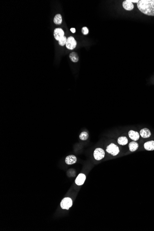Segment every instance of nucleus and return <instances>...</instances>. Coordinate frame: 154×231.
Masks as SVG:
<instances>
[{"mask_svg": "<svg viewBox=\"0 0 154 231\" xmlns=\"http://www.w3.org/2000/svg\"><path fill=\"white\" fill-rule=\"evenodd\" d=\"M137 7L144 14L154 16V0H140L137 3Z\"/></svg>", "mask_w": 154, "mask_h": 231, "instance_id": "1", "label": "nucleus"}, {"mask_svg": "<svg viewBox=\"0 0 154 231\" xmlns=\"http://www.w3.org/2000/svg\"><path fill=\"white\" fill-rule=\"evenodd\" d=\"M106 151L109 154H111L113 156H116L119 153V148L115 144L111 143L107 147Z\"/></svg>", "mask_w": 154, "mask_h": 231, "instance_id": "2", "label": "nucleus"}, {"mask_svg": "<svg viewBox=\"0 0 154 231\" xmlns=\"http://www.w3.org/2000/svg\"><path fill=\"white\" fill-rule=\"evenodd\" d=\"M60 205L63 210H68L73 205V201L70 197H65L62 200Z\"/></svg>", "mask_w": 154, "mask_h": 231, "instance_id": "3", "label": "nucleus"}, {"mask_svg": "<svg viewBox=\"0 0 154 231\" xmlns=\"http://www.w3.org/2000/svg\"><path fill=\"white\" fill-rule=\"evenodd\" d=\"M94 157L95 160L100 161L105 156V152L102 148H96L94 151Z\"/></svg>", "mask_w": 154, "mask_h": 231, "instance_id": "4", "label": "nucleus"}, {"mask_svg": "<svg viewBox=\"0 0 154 231\" xmlns=\"http://www.w3.org/2000/svg\"><path fill=\"white\" fill-rule=\"evenodd\" d=\"M77 46V42L73 37H70L67 38L66 46L67 48L70 50H73L76 48Z\"/></svg>", "mask_w": 154, "mask_h": 231, "instance_id": "5", "label": "nucleus"}, {"mask_svg": "<svg viewBox=\"0 0 154 231\" xmlns=\"http://www.w3.org/2000/svg\"><path fill=\"white\" fill-rule=\"evenodd\" d=\"M54 36L56 40L59 41L60 38L64 36V32L61 28H56L54 32Z\"/></svg>", "mask_w": 154, "mask_h": 231, "instance_id": "6", "label": "nucleus"}, {"mask_svg": "<svg viewBox=\"0 0 154 231\" xmlns=\"http://www.w3.org/2000/svg\"><path fill=\"white\" fill-rule=\"evenodd\" d=\"M86 179V176L83 173H80L75 179V183L77 186H81L84 184Z\"/></svg>", "mask_w": 154, "mask_h": 231, "instance_id": "7", "label": "nucleus"}, {"mask_svg": "<svg viewBox=\"0 0 154 231\" xmlns=\"http://www.w3.org/2000/svg\"><path fill=\"white\" fill-rule=\"evenodd\" d=\"M128 135L130 138L134 141H137L139 139L140 137V135L139 133L133 130L130 131L128 132Z\"/></svg>", "mask_w": 154, "mask_h": 231, "instance_id": "8", "label": "nucleus"}, {"mask_svg": "<svg viewBox=\"0 0 154 231\" xmlns=\"http://www.w3.org/2000/svg\"><path fill=\"white\" fill-rule=\"evenodd\" d=\"M77 161V158L74 155H70L67 156L65 159L66 163L67 165H73L75 164Z\"/></svg>", "mask_w": 154, "mask_h": 231, "instance_id": "9", "label": "nucleus"}, {"mask_svg": "<svg viewBox=\"0 0 154 231\" xmlns=\"http://www.w3.org/2000/svg\"><path fill=\"white\" fill-rule=\"evenodd\" d=\"M122 5L124 8L126 10H132L134 8L133 3L131 2L129 0H126L124 1Z\"/></svg>", "mask_w": 154, "mask_h": 231, "instance_id": "10", "label": "nucleus"}, {"mask_svg": "<svg viewBox=\"0 0 154 231\" xmlns=\"http://www.w3.org/2000/svg\"><path fill=\"white\" fill-rule=\"evenodd\" d=\"M140 135L143 138H146L151 137V133L150 130L147 128H144L140 131Z\"/></svg>", "mask_w": 154, "mask_h": 231, "instance_id": "11", "label": "nucleus"}, {"mask_svg": "<svg viewBox=\"0 0 154 231\" xmlns=\"http://www.w3.org/2000/svg\"><path fill=\"white\" fill-rule=\"evenodd\" d=\"M144 148L147 151H154V141H150L146 142L144 144Z\"/></svg>", "mask_w": 154, "mask_h": 231, "instance_id": "12", "label": "nucleus"}, {"mask_svg": "<svg viewBox=\"0 0 154 231\" xmlns=\"http://www.w3.org/2000/svg\"><path fill=\"white\" fill-rule=\"evenodd\" d=\"M130 151L132 152H134L137 151L138 148V144L136 142H132L129 144Z\"/></svg>", "mask_w": 154, "mask_h": 231, "instance_id": "13", "label": "nucleus"}, {"mask_svg": "<svg viewBox=\"0 0 154 231\" xmlns=\"http://www.w3.org/2000/svg\"><path fill=\"white\" fill-rule=\"evenodd\" d=\"M62 18L61 15L60 14H56L54 19V22L56 25H60L62 23Z\"/></svg>", "mask_w": 154, "mask_h": 231, "instance_id": "14", "label": "nucleus"}, {"mask_svg": "<svg viewBox=\"0 0 154 231\" xmlns=\"http://www.w3.org/2000/svg\"><path fill=\"white\" fill-rule=\"evenodd\" d=\"M118 144L121 145H125L128 143V139L126 137H119L118 139Z\"/></svg>", "mask_w": 154, "mask_h": 231, "instance_id": "15", "label": "nucleus"}, {"mask_svg": "<svg viewBox=\"0 0 154 231\" xmlns=\"http://www.w3.org/2000/svg\"><path fill=\"white\" fill-rule=\"evenodd\" d=\"M69 58L71 60L74 62H77L78 61L79 57L76 53L72 52L69 55Z\"/></svg>", "mask_w": 154, "mask_h": 231, "instance_id": "16", "label": "nucleus"}, {"mask_svg": "<svg viewBox=\"0 0 154 231\" xmlns=\"http://www.w3.org/2000/svg\"><path fill=\"white\" fill-rule=\"evenodd\" d=\"M89 137V134L86 132H83L79 135V138L82 140H86Z\"/></svg>", "mask_w": 154, "mask_h": 231, "instance_id": "17", "label": "nucleus"}, {"mask_svg": "<svg viewBox=\"0 0 154 231\" xmlns=\"http://www.w3.org/2000/svg\"><path fill=\"white\" fill-rule=\"evenodd\" d=\"M67 41V38H66L65 36H64L62 38H60L59 40V41H58L59 44H60V45L62 46H64L66 44Z\"/></svg>", "mask_w": 154, "mask_h": 231, "instance_id": "18", "label": "nucleus"}, {"mask_svg": "<svg viewBox=\"0 0 154 231\" xmlns=\"http://www.w3.org/2000/svg\"><path fill=\"white\" fill-rule=\"evenodd\" d=\"M82 32L84 35H87L89 33V30L87 27H84L82 29Z\"/></svg>", "mask_w": 154, "mask_h": 231, "instance_id": "19", "label": "nucleus"}, {"mask_svg": "<svg viewBox=\"0 0 154 231\" xmlns=\"http://www.w3.org/2000/svg\"><path fill=\"white\" fill-rule=\"evenodd\" d=\"M129 0L133 3H137L139 1L138 0Z\"/></svg>", "mask_w": 154, "mask_h": 231, "instance_id": "20", "label": "nucleus"}, {"mask_svg": "<svg viewBox=\"0 0 154 231\" xmlns=\"http://www.w3.org/2000/svg\"><path fill=\"white\" fill-rule=\"evenodd\" d=\"M70 31H71V32H72V33H75V32H76V30H75V28H71V29H70Z\"/></svg>", "mask_w": 154, "mask_h": 231, "instance_id": "21", "label": "nucleus"}]
</instances>
